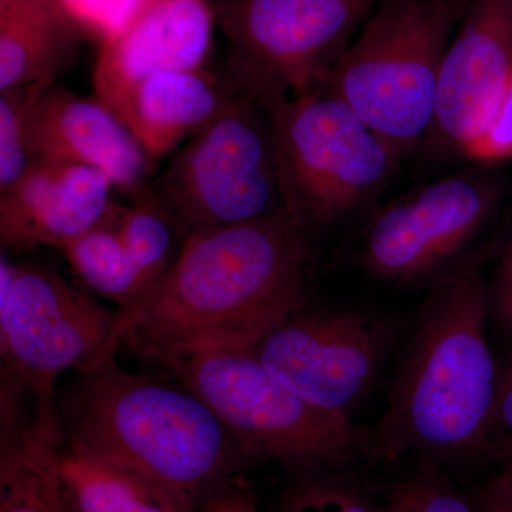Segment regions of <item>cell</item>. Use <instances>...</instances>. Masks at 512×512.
<instances>
[{"mask_svg":"<svg viewBox=\"0 0 512 512\" xmlns=\"http://www.w3.org/2000/svg\"><path fill=\"white\" fill-rule=\"evenodd\" d=\"M412 512H480L478 505L454 487L443 468L423 464L397 483Z\"/></svg>","mask_w":512,"mask_h":512,"instance_id":"cell-24","label":"cell"},{"mask_svg":"<svg viewBox=\"0 0 512 512\" xmlns=\"http://www.w3.org/2000/svg\"><path fill=\"white\" fill-rule=\"evenodd\" d=\"M110 177L89 165L36 160L0 194L3 251L63 248L116 215Z\"/></svg>","mask_w":512,"mask_h":512,"instance_id":"cell-14","label":"cell"},{"mask_svg":"<svg viewBox=\"0 0 512 512\" xmlns=\"http://www.w3.org/2000/svg\"><path fill=\"white\" fill-rule=\"evenodd\" d=\"M383 504L384 512H412L397 483L387 488L386 493H384Z\"/></svg>","mask_w":512,"mask_h":512,"instance_id":"cell-30","label":"cell"},{"mask_svg":"<svg viewBox=\"0 0 512 512\" xmlns=\"http://www.w3.org/2000/svg\"><path fill=\"white\" fill-rule=\"evenodd\" d=\"M214 10L201 0L144 3L101 42L94 97L123 121L128 100L147 77L164 70H201L214 43Z\"/></svg>","mask_w":512,"mask_h":512,"instance_id":"cell-13","label":"cell"},{"mask_svg":"<svg viewBox=\"0 0 512 512\" xmlns=\"http://www.w3.org/2000/svg\"><path fill=\"white\" fill-rule=\"evenodd\" d=\"M265 110L285 210L308 232L350 217L399 163L389 144L328 90L279 100Z\"/></svg>","mask_w":512,"mask_h":512,"instance_id":"cell-7","label":"cell"},{"mask_svg":"<svg viewBox=\"0 0 512 512\" xmlns=\"http://www.w3.org/2000/svg\"><path fill=\"white\" fill-rule=\"evenodd\" d=\"M467 3L384 0L326 80L400 158L433 124L444 55Z\"/></svg>","mask_w":512,"mask_h":512,"instance_id":"cell-5","label":"cell"},{"mask_svg":"<svg viewBox=\"0 0 512 512\" xmlns=\"http://www.w3.org/2000/svg\"><path fill=\"white\" fill-rule=\"evenodd\" d=\"M114 227L153 295L183 248L180 225L150 188L130 205H119Z\"/></svg>","mask_w":512,"mask_h":512,"instance_id":"cell-21","label":"cell"},{"mask_svg":"<svg viewBox=\"0 0 512 512\" xmlns=\"http://www.w3.org/2000/svg\"><path fill=\"white\" fill-rule=\"evenodd\" d=\"M505 461L503 470L485 487L483 491L487 497L503 503L512 504V446L504 447Z\"/></svg>","mask_w":512,"mask_h":512,"instance_id":"cell-29","label":"cell"},{"mask_svg":"<svg viewBox=\"0 0 512 512\" xmlns=\"http://www.w3.org/2000/svg\"><path fill=\"white\" fill-rule=\"evenodd\" d=\"M480 512H512V504L503 503V501L494 500L481 494L480 503L477 504Z\"/></svg>","mask_w":512,"mask_h":512,"instance_id":"cell-31","label":"cell"},{"mask_svg":"<svg viewBox=\"0 0 512 512\" xmlns=\"http://www.w3.org/2000/svg\"><path fill=\"white\" fill-rule=\"evenodd\" d=\"M25 394L0 380V512H73L59 474V447L23 409Z\"/></svg>","mask_w":512,"mask_h":512,"instance_id":"cell-18","label":"cell"},{"mask_svg":"<svg viewBox=\"0 0 512 512\" xmlns=\"http://www.w3.org/2000/svg\"><path fill=\"white\" fill-rule=\"evenodd\" d=\"M308 231L285 208L192 232L123 342L158 365L204 350L256 348L306 306Z\"/></svg>","mask_w":512,"mask_h":512,"instance_id":"cell-1","label":"cell"},{"mask_svg":"<svg viewBox=\"0 0 512 512\" xmlns=\"http://www.w3.org/2000/svg\"><path fill=\"white\" fill-rule=\"evenodd\" d=\"M50 83L0 90V194L18 184L36 161L32 148L33 107Z\"/></svg>","mask_w":512,"mask_h":512,"instance_id":"cell-23","label":"cell"},{"mask_svg":"<svg viewBox=\"0 0 512 512\" xmlns=\"http://www.w3.org/2000/svg\"><path fill=\"white\" fill-rule=\"evenodd\" d=\"M396 320L365 309L303 308L254 349L275 377L326 412L352 417L382 375Z\"/></svg>","mask_w":512,"mask_h":512,"instance_id":"cell-10","label":"cell"},{"mask_svg":"<svg viewBox=\"0 0 512 512\" xmlns=\"http://www.w3.org/2000/svg\"><path fill=\"white\" fill-rule=\"evenodd\" d=\"M150 2H154V0H141V5H144V3H150ZM201 2L210 3V0H201ZM217 2H218V0H217Z\"/></svg>","mask_w":512,"mask_h":512,"instance_id":"cell-32","label":"cell"},{"mask_svg":"<svg viewBox=\"0 0 512 512\" xmlns=\"http://www.w3.org/2000/svg\"><path fill=\"white\" fill-rule=\"evenodd\" d=\"M84 35L60 0H0V90L53 82Z\"/></svg>","mask_w":512,"mask_h":512,"instance_id":"cell-17","label":"cell"},{"mask_svg":"<svg viewBox=\"0 0 512 512\" xmlns=\"http://www.w3.org/2000/svg\"><path fill=\"white\" fill-rule=\"evenodd\" d=\"M490 285L468 254L437 278L410 322L389 406L375 430L382 460L414 454L443 468L493 443L501 367L487 338Z\"/></svg>","mask_w":512,"mask_h":512,"instance_id":"cell-2","label":"cell"},{"mask_svg":"<svg viewBox=\"0 0 512 512\" xmlns=\"http://www.w3.org/2000/svg\"><path fill=\"white\" fill-rule=\"evenodd\" d=\"M126 335L119 309L39 265L0 261V376L32 400L40 436L64 443L57 377L89 372L116 357Z\"/></svg>","mask_w":512,"mask_h":512,"instance_id":"cell-6","label":"cell"},{"mask_svg":"<svg viewBox=\"0 0 512 512\" xmlns=\"http://www.w3.org/2000/svg\"><path fill=\"white\" fill-rule=\"evenodd\" d=\"M503 195L498 178L474 171L426 185L376 212L360 261L370 275L396 285L446 274L466 256Z\"/></svg>","mask_w":512,"mask_h":512,"instance_id":"cell-11","label":"cell"},{"mask_svg":"<svg viewBox=\"0 0 512 512\" xmlns=\"http://www.w3.org/2000/svg\"><path fill=\"white\" fill-rule=\"evenodd\" d=\"M234 93L207 69L164 70L138 84L123 123L148 156L164 160L214 120Z\"/></svg>","mask_w":512,"mask_h":512,"instance_id":"cell-16","label":"cell"},{"mask_svg":"<svg viewBox=\"0 0 512 512\" xmlns=\"http://www.w3.org/2000/svg\"><path fill=\"white\" fill-rule=\"evenodd\" d=\"M511 82L512 0H468L444 55L426 153L460 156Z\"/></svg>","mask_w":512,"mask_h":512,"instance_id":"cell-12","label":"cell"},{"mask_svg":"<svg viewBox=\"0 0 512 512\" xmlns=\"http://www.w3.org/2000/svg\"><path fill=\"white\" fill-rule=\"evenodd\" d=\"M151 190L185 237L285 208L268 111L232 94L214 120L168 157Z\"/></svg>","mask_w":512,"mask_h":512,"instance_id":"cell-8","label":"cell"},{"mask_svg":"<svg viewBox=\"0 0 512 512\" xmlns=\"http://www.w3.org/2000/svg\"><path fill=\"white\" fill-rule=\"evenodd\" d=\"M490 313L512 339V235L490 286Z\"/></svg>","mask_w":512,"mask_h":512,"instance_id":"cell-26","label":"cell"},{"mask_svg":"<svg viewBox=\"0 0 512 512\" xmlns=\"http://www.w3.org/2000/svg\"><path fill=\"white\" fill-rule=\"evenodd\" d=\"M276 512H384V504L350 470L316 471L298 474Z\"/></svg>","mask_w":512,"mask_h":512,"instance_id":"cell-22","label":"cell"},{"mask_svg":"<svg viewBox=\"0 0 512 512\" xmlns=\"http://www.w3.org/2000/svg\"><path fill=\"white\" fill-rule=\"evenodd\" d=\"M503 440L504 447L512 446V360L501 367L500 386L493 426V441Z\"/></svg>","mask_w":512,"mask_h":512,"instance_id":"cell-28","label":"cell"},{"mask_svg":"<svg viewBox=\"0 0 512 512\" xmlns=\"http://www.w3.org/2000/svg\"><path fill=\"white\" fill-rule=\"evenodd\" d=\"M161 366L210 407L248 464L274 461L306 474L382 461L373 427L303 399L252 349L204 350Z\"/></svg>","mask_w":512,"mask_h":512,"instance_id":"cell-4","label":"cell"},{"mask_svg":"<svg viewBox=\"0 0 512 512\" xmlns=\"http://www.w3.org/2000/svg\"><path fill=\"white\" fill-rule=\"evenodd\" d=\"M114 218L59 251L90 291L114 303L123 313L127 333L128 325L146 305L151 292L121 242Z\"/></svg>","mask_w":512,"mask_h":512,"instance_id":"cell-20","label":"cell"},{"mask_svg":"<svg viewBox=\"0 0 512 512\" xmlns=\"http://www.w3.org/2000/svg\"><path fill=\"white\" fill-rule=\"evenodd\" d=\"M460 156L481 163L512 158V82L495 106L490 119L480 133L468 141Z\"/></svg>","mask_w":512,"mask_h":512,"instance_id":"cell-25","label":"cell"},{"mask_svg":"<svg viewBox=\"0 0 512 512\" xmlns=\"http://www.w3.org/2000/svg\"><path fill=\"white\" fill-rule=\"evenodd\" d=\"M195 512H261L255 495L237 478L202 501Z\"/></svg>","mask_w":512,"mask_h":512,"instance_id":"cell-27","label":"cell"},{"mask_svg":"<svg viewBox=\"0 0 512 512\" xmlns=\"http://www.w3.org/2000/svg\"><path fill=\"white\" fill-rule=\"evenodd\" d=\"M36 160L89 165L109 175L131 201L151 188L153 158L117 114L97 97H82L50 83L32 113Z\"/></svg>","mask_w":512,"mask_h":512,"instance_id":"cell-15","label":"cell"},{"mask_svg":"<svg viewBox=\"0 0 512 512\" xmlns=\"http://www.w3.org/2000/svg\"><path fill=\"white\" fill-rule=\"evenodd\" d=\"M57 394L64 443L207 500L248 466L238 444L183 384L127 372L116 357Z\"/></svg>","mask_w":512,"mask_h":512,"instance_id":"cell-3","label":"cell"},{"mask_svg":"<svg viewBox=\"0 0 512 512\" xmlns=\"http://www.w3.org/2000/svg\"><path fill=\"white\" fill-rule=\"evenodd\" d=\"M373 0H218L229 45L225 82L266 107L325 90Z\"/></svg>","mask_w":512,"mask_h":512,"instance_id":"cell-9","label":"cell"},{"mask_svg":"<svg viewBox=\"0 0 512 512\" xmlns=\"http://www.w3.org/2000/svg\"><path fill=\"white\" fill-rule=\"evenodd\" d=\"M59 474L73 512H195L200 501L183 491L63 443Z\"/></svg>","mask_w":512,"mask_h":512,"instance_id":"cell-19","label":"cell"}]
</instances>
